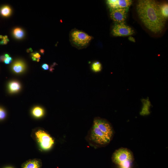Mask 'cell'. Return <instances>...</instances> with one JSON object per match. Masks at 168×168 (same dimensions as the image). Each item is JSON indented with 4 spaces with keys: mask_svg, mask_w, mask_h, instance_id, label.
I'll use <instances>...</instances> for the list:
<instances>
[{
    "mask_svg": "<svg viewBox=\"0 0 168 168\" xmlns=\"http://www.w3.org/2000/svg\"><path fill=\"white\" fill-rule=\"evenodd\" d=\"M159 3L153 0H139L136 6L138 16L145 26L154 33L161 32L166 20L161 15Z\"/></svg>",
    "mask_w": 168,
    "mask_h": 168,
    "instance_id": "6da1fadb",
    "label": "cell"
},
{
    "mask_svg": "<svg viewBox=\"0 0 168 168\" xmlns=\"http://www.w3.org/2000/svg\"><path fill=\"white\" fill-rule=\"evenodd\" d=\"M70 38L71 43L78 48L86 47L92 39V37L87 33L77 30H74L71 31Z\"/></svg>",
    "mask_w": 168,
    "mask_h": 168,
    "instance_id": "7a4b0ae2",
    "label": "cell"
},
{
    "mask_svg": "<svg viewBox=\"0 0 168 168\" xmlns=\"http://www.w3.org/2000/svg\"><path fill=\"white\" fill-rule=\"evenodd\" d=\"M89 138L93 143L99 146L106 145L111 140L94 124L90 132Z\"/></svg>",
    "mask_w": 168,
    "mask_h": 168,
    "instance_id": "3957f363",
    "label": "cell"
},
{
    "mask_svg": "<svg viewBox=\"0 0 168 168\" xmlns=\"http://www.w3.org/2000/svg\"><path fill=\"white\" fill-rule=\"evenodd\" d=\"M112 159L114 163L119 165L121 162L126 161H133V153L130 150L122 147L114 152Z\"/></svg>",
    "mask_w": 168,
    "mask_h": 168,
    "instance_id": "277c9868",
    "label": "cell"
},
{
    "mask_svg": "<svg viewBox=\"0 0 168 168\" xmlns=\"http://www.w3.org/2000/svg\"><path fill=\"white\" fill-rule=\"evenodd\" d=\"M35 135L41 148L44 150L50 149L54 144V140L45 131L39 130L35 133Z\"/></svg>",
    "mask_w": 168,
    "mask_h": 168,
    "instance_id": "5b68a950",
    "label": "cell"
},
{
    "mask_svg": "<svg viewBox=\"0 0 168 168\" xmlns=\"http://www.w3.org/2000/svg\"><path fill=\"white\" fill-rule=\"evenodd\" d=\"M129 7L122 8H110L111 19L116 23H125Z\"/></svg>",
    "mask_w": 168,
    "mask_h": 168,
    "instance_id": "8992f818",
    "label": "cell"
},
{
    "mask_svg": "<svg viewBox=\"0 0 168 168\" xmlns=\"http://www.w3.org/2000/svg\"><path fill=\"white\" fill-rule=\"evenodd\" d=\"M134 33L133 30L125 23H116L112 30V35L115 36H130Z\"/></svg>",
    "mask_w": 168,
    "mask_h": 168,
    "instance_id": "52a82bcc",
    "label": "cell"
},
{
    "mask_svg": "<svg viewBox=\"0 0 168 168\" xmlns=\"http://www.w3.org/2000/svg\"><path fill=\"white\" fill-rule=\"evenodd\" d=\"M93 124L111 139L113 135V130L108 121L104 119L97 118L94 119Z\"/></svg>",
    "mask_w": 168,
    "mask_h": 168,
    "instance_id": "ba28073f",
    "label": "cell"
},
{
    "mask_svg": "<svg viewBox=\"0 0 168 168\" xmlns=\"http://www.w3.org/2000/svg\"><path fill=\"white\" fill-rule=\"evenodd\" d=\"M107 4L110 8H122L129 7L132 4L131 0H108Z\"/></svg>",
    "mask_w": 168,
    "mask_h": 168,
    "instance_id": "9c48e42d",
    "label": "cell"
},
{
    "mask_svg": "<svg viewBox=\"0 0 168 168\" xmlns=\"http://www.w3.org/2000/svg\"><path fill=\"white\" fill-rule=\"evenodd\" d=\"M41 162L37 159H33L28 161L22 165L23 168H41Z\"/></svg>",
    "mask_w": 168,
    "mask_h": 168,
    "instance_id": "30bf717a",
    "label": "cell"
},
{
    "mask_svg": "<svg viewBox=\"0 0 168 168\" xmlns=\"http://www.w3.org/2000/svg\"><path fill=\"white\" fill-rule=\"evenodd\" d=\"M25 68V66L23 62L21 61L15 62L12 66L13 71L16 73H20L23 72Z\"/></svg>",
    "mask_w": 168,
    "mask_h": 168,
    "instance_id": "8fae6325",
    "label": "cell"
},
{
    "mask_svg": "<svg viewBox=\"0 0 168 168\" xmlns=\"http://www.w3.org/2000/svg\"><path fill=\"white\" fill-rule=\"evenodd\" d=\"M159 7L161 16L165 20L168 17V4L167 3H159Z\"/></svg>",
    "mask_w": 168,
    "mask_h": 168,
    "instance_id": "7c38bea8",
    "label": "cell"
},
{
    "mask_svg": "<svg viewBox=\"0 0 168 168\" xmlns=\"http://www.w3.org/2000/svg\"><path fill=\"white\" fill-rule=\"evenodd\" d=\"M20 85L18 82H10L9 84V89L12 92H15L18 91L20 89Z\"/></svg>",
    "mask_w": 168,
    "mask_h": 168,
    "instance_id": "4fadbf2b",
    "label": "cell"
},
{
    "mask_svg": "<svg viewBox=\"0 0 168 168\" xmlns=\"http://www.w3.org/2000/svg\"><path fill=\"white\" fill-rule=\"evenodd\" d=\"M32 113L35 117H40L43 115L44 110L40 107H36L33 109Z\"/></svg>",
    "mask_w": 168,
    "mask_h": 168,
    "instance_id": "5bb4252c",
    "label": "cell"
},
{
    "mask_svg": "<svg viewBox=\"0 0 168 168\" xmlns=\"http://www.w3.org/2000/svg\"><path fill=\"white\" fill-rule=\"evenodd\" d=\"M0 13L1 15L4 16H9L11 12V10L8 6H5L2 7L0 10Z\"/></svg>",
    "mask_w": 168,
    "mask_h": 168,
    "instance_id": "9a60e30c",
    "label": "cell"
},
{
    "mask_svg": "<svg viewBox=\"0 0 168 168\" xmlns=\"http://www.w3.org/2000/svg\"><path fill=\"white\" fill-rule=\"evenodd\" d=\"M14 36L17 39H20L22 38L24 35L23 31L21 28H17L13 31Z\"/></svg>",
    "mask_w": 168,
    "mask_h": 168,
    "instance_id": "2e32d148",
    "label": "cell"
},
{
    "mask_svg": "<svg viewBox=\"0 0 168 168\" xmlns=\"http://www.w3.org/2000/svg\"><path fill=\"white\" fill-rule=\"evenodd\" d=\"M91 69L95 72H100L102 69V65L99 62L96 61L92 64Z\"/></svg>",
    "mask_w": 168,
    "mask_h": 168,
    "instance_id": "e0dca14e",
    "label": "cell"
},
{
    "mask_svg": "<svg viewBox=\"0 0 168 168\" xmlns=\"http://www.w3.org/2000/svg\"><path fill=\"white\" fill-rule=\"evenodd\" d=\"M133 161L127 160L121 162L119 165L122 168H129Z\"/></svg>",
    "mask_w": 168,
    "mask_h": 168,
    "instance_id": "ac0fdd59",
    "label": "cell"
},
{
    "mask_svg": "<svg viewBox=\"0 0 168 168\" xmlns=\"http://www.w3.org/2000/svg\"><path fill=\"white\" fill-rule=\"evenodd\" d=\"M6 113L2 109L0 108V119H4L6 116Z\"/></svg>",
    "mask_w": 168,
    "mask_h": 168,
    "instance_id": "d6986e66",
    "label": "cell"
},
{
    "mask_svg": "<svg viewBox=\"0 0 168 168\" xmlns=\"http://www.w3.org/2000/svg\"><path fill=\"white\" fill-rule=\"evenodd\" d=\"M12 60V58L11 57H9L7 58H6L4 62L6 64H8L10 63Z\"/></svg>",
    "mask_w": 168,
    "mask_h": 168,
    "instance_id": "ffe728a7",
    "label": "cell"
},
{
    "mask_svg": "<svg viewBox=\"0 0 168 168\" xmlns=\"http://www.w3.org/2000/svg\"><path fill=\"white\" fill-rule=\"evenodd\" d=\"M42 67L44 69L47 70L49 69V66L48 64L44 63L42 65Z\"/></svg>",
    "mask_w": 168,
    "mask_h": 168,
    "instance_id": "44dd1931",
    "label": "cell"
},
{
    "mask_svg": "<svg viewBox=\"0 0 168 168\" xmlns=\"http://www.w3.org/2000/svg\"><path fill=\"white\" fill-rule=\"evenodd\" d=\"M6 57L4 55H2L0 56V61L4 62Z\"/></svg>",
    "mask_w": 168,
    "mask_h": 168,
    "instance_id": "7402d4cb",
    "label": "cell"
},
{
    "mask_svg": "<svg viewBox=\"0 0 168 168\" xmlns=\"http://www.w3.org/2000/svg\"><path fill=\"white\" fill-rule=\"evenodd\" d=\"M128 39L130 41H131L133 42H135V39L133 37L131 36L129 37Z\"/></svg>",
    "mask_w": 168,
    "mask_h": 168,
    "instance_id": "603a6c76",
    "label": "cell"
},
{
    "mask_svg": "<svg viewBox=\"0 0 168 168\" xmlns=\"http://www.w3.org/2000/svg\"><path fill=\"white\" fill-rule=\"evenodd\" d=\"M40 51L41 53L43 54L44 53V49H40Z\"/></svg>",
    "mask_w": 168,
    "mask_h": 168,
    "instance_id": "cb8c5ba5",
    "label": "cell"
},
{
    "mask_svg": "<svg viewBox=\"0 0 168 168\" xmlns=\"http://www.w3.org/2000/svg\"><path fill=\"white\" fill-rule=\"evenodd\" d=\"M32 60L34 61H36L37 60V59L34 57H32Z\"/></svg>",
    "mask_w": 168,
    "mask_h": 168,
    "instance_id": "d4e9b609",
    "label": "cell"
},
{
    "mask_svg": "<svg viewBox=\"0 0 168 168\" xmlns=\"http://www.w3.org/2000/svg\"><path fill=\"white\" fill-rule=\"evenodd\" d=\"M4 56H5L6 58H7L10 57L9 55L7 54H5Z\"/></svg>",
    "mask_w": 168,
    "mask_h": 168,
    "instance_id": "484cf974",
    "label": "cell"
},
{
    "mask_svg": "<svg viewBox=\"0 0 168 168\" xmlns=\"http://www.w3.org/2000/svg\"><path fill=\"white\" fill-rule=\"evenodd\" d=\"M40 58H37V60L36 61H37V62H39V61H40Z\"/></svg>",
    "mask_w": 168,
    "mask_h": 168,
    "instance_id": "4316f807",
    "label": "cell"
},
{
    "mask_svg": "<svg viewBox=\"0 0 168 168\" xmlns=\"http://www.w3.org/2000/svg\"><path fill=\"white\" fill-rule=\"evenodd\" d=\"M30 51V50L29 49H28L27 50V52L28 53H29Z\"/></svg>",
    "mask_w": 168,
    "mask_h": 168,
    "instance_id": "83f0119b",
    "label": "cell"
},
{
    "mask_svg": "<svg viewBox=\"0 0 168 168\" xmlns=\"http://www.w3.org/2000/svg\"><path fill=\"white\" fill-rule=\"evenodd\" d=\"M3 38V36L2 35H0V39H2Z\"/></svg>",
    "mask_w": 168,
    "mask_h": 168,
    "instance_id": "f1b7e54d",
    "label": "cell"
},
{
    "mask_svg": "<svg viewBox=\"0 0 168 168\" xmlns=\"http://www.w3.org/2000/svg\"><path fill=\"white\" fill-rule=\"evenodd\" d=\"M12 168V167H7V168Z\"/></svg>",
    "mask_w": 168,
    "mask_h": 168,
    "instance_id": "f546056e",
    "label": "cell"
}]
</instances>
